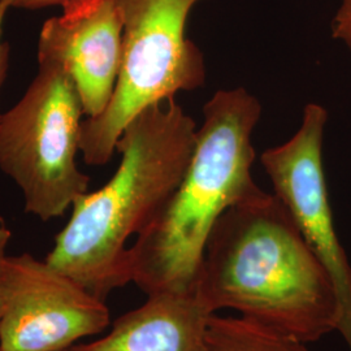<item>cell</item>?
I'll list each match as a JSON object with an SVG mask.
<instances>
[{"label":"cell","mask_w":351,"mask_h":351,"mask_svg":"<svg viewBox=\"0 0 351 351\" xmlns=\"http://www.w3.org/2000/svg\"><path fill=\"white\" fill-rule=\"evenodd\" d=\"M194 291L213 314L233 310L306 343L339 332V298L326 267L264 190L223 213Z\"/></svg>","instance_id":"obj_1"},{"label":"cell","mask_w":351,"mask_h":351,"mask_svg":"<svg viewBox=\"0 0 351 351\" xmlns=\"http://www.w3.org/2000/svg\"><path fill=\"white\" fill-rule=\"evenodd\" d=\"M197 124L175 101L151 106L116 145L121 162L103 188L80 195L46 258L95 297L132 282L128 239L150 224L191 160Z\"/></svg>","instance_id":"obj_2"},{"label":"cell","mask_w":351,"mask_h":351,"mask_svg":"<svg viewBox=\"0 0 351 351\" xmlns=\"http://www.w3.org/2000/svg\"><path fill=\"white\" fill-rule=\"evenodd\" d=\"M178 188L129 247L132 282L146 295L191 291L213 228L228 208L263 190L251 175V136L262 106L243 88L219 90Z\"/></svg>","instance_id":"obj_3"},{"label":"cell","mask_w":351,"mask_h":351,"mask_svg":"<svg viewBox=\"0 0 351 351\" xmlns=\"http://www.w3.org/2000/svg\"><path fill=\"white\" fill-rule=\"evenodd\" d=\"M117 1L121 65L107 108L82 121L80 151L88 165L108 163L124 129L145 110L206 81L203 53L185 34L189 14L202 0Z\"/></svg>","instance_id":"obj_4"},{"label":"cell","mask_w":351,"mask_h":351,"mask_svg":"<svg viewBox=\"0 0 351 351\" xmlns=\"http://www.w3.org/2000/svg\"><path fill=\"white\" fill-rule=\"evenodd\" d=\"M38 66L24 97L1 114L0 169L21 189L26 213L49 221L88 193L90 177L75 163L84 110L75 81L59 64Z\"/></svg>","instance_id":"obj_5"},{"label":"cell","mask_w":351,"mask_h":351,"mask_svg":"<svg viewBox=\"0 0 351 351\" xmlns=\"http://www.w3.org/2000/svg\"><path fill=\"white\" fill-rule=\"evenodd\" d=\"M326 121L323 106L307 104L298 132L287 143L264 151L261 160L275 195L330 276L339 298V333L351 351V263L336 232L326 186Z\"/></svg>","instance_id":"obj_6"},{"label":"cell","mask_w":351,"mask_h":351,"mask_svg":"<svg viewBox=\"0 0 351 351\" xmlns=\"http://www.w3.org/2000/svg\"><path fill=\"white\" fill-rule=\"evenodd\" d=\"M111 324L106 301L32 254L7 256L0 351H65Z\"/></svg>","instance_id":"obj_7"},{"label":"cell","mask_w":351,"mask_h":351,"mask_svg":"<svg viewBox=\"0 0 351 351\" xmlns=\"http://www.w3.org/2000/svg\"><path fill=\"white\" fill-rule=\"evenodd\" d=\"M47 19L38 38V63L62 65L75 81L84 114L110 104L123 55V19L117 0H71Z\"/></svg>","instance_id":"obj_8"},{"label":"cell","mask_w":351,"mask_h":351,"mask_svg":"<svg viewBox=\"0 0 351 351\" xmlns=\"http://www.w3.org/2000/svg\"><path fill=\"white\" fill-rule=\"evenodd\" d=\"M210 313L195 291H163L121 315L101 339L65 351H210Z\"/></svg>","instance_id":"obj_9"},{"label":"cell","mask_w":351,"mask_h":351,"mask_svg":"<svg viewBox=\"0 0 351 351\" xmlns=\"http://www.w3.org/2000/svg\"><path fill=\"white\" fill-rule=\"evenodd\" d=\"M207 342L210 351H311L301 339L241 315H211Z\"/></svg>","instance_id":"obj_10"},{"label":"cell","mask_w":351,"mask_h":351,"mask_svg":"<svg viewBox=\"0 0 351 351\" xmlns=\"http://www.w3.org/2000/svg\"><path fill=\"white\" fill-rule=\"evenodd\" d=\"M332 36L351 53V0H342L332 21Z\"/></svg>","instance_id":"obj_11"},{"label":"cell","mask_w":351,"mask_h":351,"mask_svg":"<svg viewBox=\"0 0 351 351\" xmlns=\"http://www.w3.org/2000/svg\"><path fill=\"white\" fill-rule=\"evenodd\" d=\"M12 239V232L7 226L4 219L0 217V323L4 308V297H5V263H7V247Z\"/></svg>","instance_id":"obj_12"},{"label":"cell","mask_w":351,"mask_h":351,"mask_svg":"<svg viewBox=\"0 0 351 351\" xmlns=\"http://www.w3.org/2000/svg\"><path fill=\"white\" fill-rule=\"evenodd\" d=\"M11 10V7L7 3H0V91L3 88V84L7 78V73L10 69V55L11 47L7 40L3 39V29H4V20L7 17V13ZM0 112V120H1Z\"/></svg>","instance_id":"obj_13"},{"label":"cell","mask_w":351,"mask_h":351,"mask_svg":"<svg viewBox=\"0 0 351 351\" xmlns=\"http://www.w3.org/2000/svg\"><path fill=\"white\" fill-rule=\"evenodd\" d=\"M71 0H0V3H7L11 8L16 10H27V11H37L49 7L60 5L63 7Z\"/></svg>","instance_id":"obj_14"}]
</instances>
